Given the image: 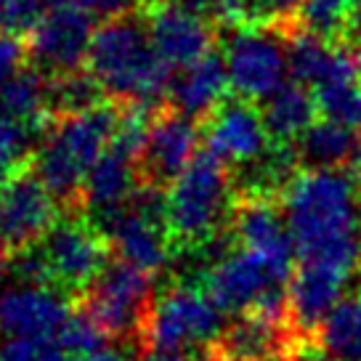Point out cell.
<instances>
[{"label": "cell", "instance_id": "cell-32", "mask_svg": "<svg viewBox=\"0 0 361 361\" xmlns=\"http://www.w3.org/2000/svg\"><path fill=\"white\" fill-rule=\"evenodd\" d=\"M27 59H30L27 56V43H24L22 37L0 32V82H6L19 69H24Z\"/></svg>", "mask_w": 361, "mask_h": 361}, {"label": "cell", "instance_id": "cell-18", "mask_svg": "<svg viewBox=\"0 0 361 361\" xmlns=\"http://www.w3.org/2000/svg\"><path fill=\"white\" fill-rule=\"evenodd\" d=\"M138 186V173L135 162L125 159L112 149H106L102 157L96 159V165L85 176L82 186V213L90 224L99 226L106 224L114 213H120L128 207Z\"/></svg>", "mask_w": 361, "mask_h": 361}, {"label": "cell", "instance_id": "cell-8", "mask_svg": "<svg viewBox=\"0 0 361 361\" xmlns=\"http://www.w3.org/2000/svg\"><path fill=\"white\" fill-rule=\"evenodd\" d=\"M93 32V16L75 0H45L43 19L24 40L27 56L48 78L80 72L88 61Z\"/></svg>", "mask_w": 361, "mask_h": 361}, {"label": "cell", "instance_id": "cell-40", "mask_svg": "<svg viewBox=\"0 0 361 361\" xmlns=\"http://www.w3.org/2000/svg\"><path fill=\"white\" fill-rule=\"evenodd\" d=\"M353 178H356V183H359V192H361V152L359 157H356V162H353V173H350Z\"/></svg>", "mask_w": 361, "mask_h": 361}, {"label": "cell", "instance_id": "cell-3", "mask_svg": "<svg viewBox=\"0 0 361 361\" xmlns=\"http://www.w3.org/2000/svg\"><path fill=\"white\" fill-rule=\"evenodd\" d=\"M231 170L210 149H200L194 162L168 189V231L173 250H192L231 228ZM173 252V255H176Z\"/></svg>", "mask_w": 361, "mask_h": 361}, {"label": "cell", "instance_id": "cell-28", "mask_svg": "<svg viewBox=\"0 0 361 361\" xmlns=\"http://www.w3.org/2000/svg\"><path fill=\"white\" fill-rule=\"evenodd\" d=\"M45 130H35L27 125L8 120L0 112V162L8 168H22L32 157L35 147L40 144Z\"/></svg>", "mask_w": 361, "mask_h": 361}, {"label": "cell", "instance_id": "cell-16", "mask_svg": "<svg viewBox=\"0 0 361 361\" xmlns=\"http://www.w3.org/2000/svg\"><path fill=\"white\" fill-rule=\"evenodd\" d=\"M99 231L106 237L114 258L147 271L152 276L165 269L176 252L168 226L154 224L130 207L114 213L106 224L99 226Z\"/></svg>", "mask_w": 361, "mask_h": 361}, {"label": "cell", "instance_id": "cell-10", "mask_svg": "<svg viewBox=\"0 0 361 361\" xmlns=\"http://www.w3.org/2000/svg\"><path fill=\"white\" fill-rule=\"evenodd\" d=\"M200 128L173 106L159 109L141 157L135 159L138 183L168 192L183 170L200 154Z\"/></svg>", "mask_w": 361, "mask_h": 361}, {"label": "cell", "instance_id": "cell-29", "mask_svg": "<svg viewBox=\"0 0 361 361\" xmlns=\"http://www.w3.org/2000/svg\"><path fill=\"white\" fill-rule=\"evenodd\" d=\"M45 13V0H3L0 6V32L22 37L40 24Z\"/></svg>", "mask_w": 361, "mask_h": 361}, {"label": "cell", "instance_id": "cell-26", "mask_svg": "<svg viewBox=\"0 0 361 361\" xmlns=\"http://www.w3.org/2000/svg\"><path fill=\"white\" fill-rule=\"evenodd\" d=\"M316 109L324 114V120H332L338 125L361 128V82H335L322 85L314 90Z\"/></svg>", "mask_w": 361, "mask_h": 361}, {"label": "cell", "instance_id": "cell-27", "mask_svg": "<svg viewBox=\"0 0 361 361\" xmlns=\"http://www.w3.org/2000/svg\"><path fill=\"white\" fill-rule=\"evenodd\" d=\"M106 340L109 338L99 329V324L85 311H80L78 305H75V311H72L69 322L64 324V329H61V335L56 338V343L69 359L78 361L104 350L106 348Z\"/></svg>", "mask_w": 361, "mask_h": 361}, {"label": "cell", "instance_id": "cell-2", "mask_svg": "<svg viewBox=\"0 0 361 361\" xmlns=\"http://www.w3.org/2000/svg\"><path fill=\"white\" fill-rule=\"evenodd\" d=\"M85 67L109 102L168 106L173 69L157 56L147 19L138 13L102 22L93 32Z\"/></svg>", "mask_w": 361, "mask_h": 361}, {"label": "cell", "instance_id": "cell-23", "mask_svg": "<svg viewBox=\"0 0 361 361\" xmlns=\"http://www.w3.org/2000/svg\"><path fill=\"white\" fill-rule=\"evenodd\" d=\"M314 338L335 361H361V290L329 311Z\"/></svg>", "mask_w": 361, "mask_h": 361}, {"label": "cell", "instance_id": "cell-37", "mask_svg": "<svg viewBox=\"0 0 361 361\" xmlns=\"http://www.w3.org/2000/svg\"><path fill=\"white\" fill-rule=\"evenodd\" d=\"M8 271H11V255H8L6 250H0V284H3Z\"/></svg>", "mask_w": 361, "mask_h": 361}, {"label": "cell", "instance_id": "cell-1", "mask_svg": "<svg viewBox=\"0 0 361 361\" xmlns=\"http://www.w3.org/2000/svg\"><path fill=\"white\" fill-rule=\"evenodd\" d=\"M282 213L298 263L361 274V192L345 170H303L284 189Z\"/></svg>", "mask_w": 361, "mask_h": 361}, {"label": "cell", "instance_id": "cell-20", "mask_svg": "<svg viewBox=\"0 0 361 361\" xmlns=\"http://www.w3.org/2000/svg\"><path fill=\"white\" fill-rule=\"evenodd\" d=\"M303 170H343L361 152L359 130L332 120H316L295 144H290Z\"/></svg>", "mask_w": 361, "mask_h": 361}, {"label": "cell", "instance_id": "cell-11", "mask_svg": "<svg viewBox=\"0 0 361 361\" xmlns=\"http://www.w3.org/2000/svg\"><path fill=\"white\" fill-rule=\"evenodd\" d=\"M231 231L242 250L255 252L284 284L295 271V245L276 197H239L231 213Z\"/></svg>", "mask_w": 361, "mask_h": 361}, {"label": "cell", "instance_id": "cell-5", "mask_svg": "<svg viewBox=\"0 0 361 361\" xmlns=\"http://www.w3.org/2000/svg\"><path fill=\"white\" fill-rule=\"evenodd\" d=\"M224 314L207 295L189 282H176L157 293L138 359L149 350H186L202 353L224 332Z\"/></svg>", "mask_w": 361, "mask_h": 361}, {"label": "cell", "instance_id": "cell-25", "mask_svg": "<svg viewBox=\"0 0 361 361\" xmlns=\"http://www.w3.org/2000/svg\"><path fill=\"white\" fill-rule=\"evenodd\" d=\"M350 11H353V0H305L293 27L319 35L324 40H343L348 32Z\"/></svg>", "mask_w": 361, "mask_h": 361}, {"label": "cell", "instance_id": "cell-13", "mask_svg": "<svg viewBox=\"0 0 361 361\" xmlns=\"http://www.w3.org/2000/svg\"><path fill=\"white\" fill-rule=\"evenodd\" d=\"M147 27L157 56L173 72L194 67L200 59L215 51L213 22H207L204 13H197L173 0H157L149 6Z\"/></svg>", "mask_w": 361, "mask_h": 361}, {"label": "cell", "instance_id": "cell-6", "mask_svg": "<svg viewBox=\"0 0 361 361\" xmlns=\"http://www.w3.org/2000/svg\"><path fill=\"white\" fill-rule=\"evenodd\" d=\"M40 247L51 269L54 290L72 295L75 300L96 282L104 266L112 260L106 237L82 213H61Z\"/></svg>", "mask_w": 361, "mask_h": 361}, {"label": "cell", "instance_id": "cell-33", "mask_svg": "<svg viewBox=\"0 0 361 361\" xmlns=\"http://www.w3.org/2000/svg\"><path fill=\"white\" fill-rule=\"evenodd\" d=\"M303 6L305 0H271V27H276V30L293 27Z\"/></svg>", "mask_w": 361, "mask_h": 361}, {"label": "cell", "instance_id": "cell-34", "mask_svg": "<svg viewBox=\"0 0 361 361\" xmlns=\"http://www.w3.org/2000/svg\"><path fill=\"white\" fill-rule=\"evenodd\" d=\"M284 361H335V359L319 345V340L316 338H303Z\"/></svg>", "mask_w": 361, "mask_h": 361}, {"label": "cell", "instance_id": "cell-21", "mask_svg": "<svg viewBox=\"0 0 361 361\" xmlns=\"http://www.w3.org/2000/svg\"><path fill=\"white\" fill-rule=\"evenodd\" d=\"M263 123L269 135L276 144L290 147L300 135L316 123V96L300 82H284L282 88L271 96L269 102H263Z\"/></svg>", "mask_w": 361, "mask_h": 361}, {"label": "cell", "instance_id": "cell-38", "mask_svg": "<svg viewBox=\"0 0 361 361\" xmlns=\"http://www.w3.org/2000/svg\"><path fill=\"white\" fill-rule=\"evenodd\" d=\"M16 170L19 168H8V165H3V162H0V192L6 189V183L11 180V176L16 173Z\"/></svg>", "mask_w": 361, "mask_h": 361}, {"label": "cell", "instance_id": "cell-12", "mask_svg": "<svg viewBox=\"0 0 361 361\" xmlns=\"http://www.w3.org/2000/svg\"><path fill=\"white\" fill-rule=\"evenodd\" d=\"M197 287L213 300L221 314L242 316L252 311L271 290H279L287 284L260 255L237 250L218 266L204 271Z\"/></svg>", "mask_w": 361, "mask_h": 361}, {"label": "cell", "instance_id": "cell-41", "mask_svg": "<svg viewBox=\"0 0 361 361\" xmlns=\"http://www.w3.org/2000/svg\"><path fill=\"white\" fill-rule=\"evenodd\" d=\"M0 6H3V0H0Z\"/></svg>", "mask_w": 361, "mask_h": 361}, {"label": "cell", "instance_id": "cell-14", "mask_svg": "<svg viewBox=\"0 0 361 361\" xmlns=\"http://www.w3.org/2000/svg\"><path fill=\"white\" fill-rule=\"evenodd\" d=\"M204 141L215 157L237 165H255L271 152L263 112L242 99H226L204 120Z\"/></svg>", "mask_w": 361, "mask_h": 361}, {"label": "cell", "instance_id": "cell-30", "mask_svg": "<svg viewBox=\"0 0 361 361\" xmlns=\"http://www.w3.org/2000/svg\"><path fill=\"white\" fill-rule=\"evenodd\" d=\"M0 361H72L56 340H3Z\"/></svg>", "mask_w": 361, "mask_h": 361}, {"label": "cell", "instance_id": "cell-39", "mask_svg": "<svg viewBox=\"0 0 361 361\" xmlns=\"http://www.w3.org/2000/svg\"><path fill=\"white\" fill-rule=\"evenodd\" d=\"M200 361H231V359H224V356H218L215 350L204 348L202 353H200Z\"/></svg>", "mask_w": 361, "mask_h": 361}, {"label": "cell", "instance_id": "cell-7", "mask_svg": "<svg viewBox=\"0 0 361 361\" xmlns=\"http://www.w3.org/2000/svg\"><path fill=\"white\" fill-rule=\"evenodd\" d=\"M228 85L242 102H269L287 82V40L276 27L234 30L226 45Z\"/></svg>", "mask_w": 361, "mask_h": 361}, {"label": "cell", "instance_id": "cell-35", "mask_svg": "<svg viewBox=\"0 0 361 361\" xmlns=\"http://www.w3.org/2000/svg\"><path fill=\"white\" fill-rule=\"evenodd\" d=\"M343 40H348L350 45H356L361 51V0H353V11L348 19V32Z\"/></svg>", "mask_w": 361, "mask_h": 361}, {"label": "cell", "instance_id": "cell-9", "mask_svg": "<svg viewBox=\"0 0 361 361\" xmlns=\"http://www.w3.org/2000/svg\"><path fill=\"white\" fill-rule=\"evenodd\" d=\"M56 200L32 170L22 165L0 192V250L19 255L40 245L59 221Z\"/></svg>", "mask_w": 361, "mask_h": 361}, {"label": "cell", "instance_id": "cell-4", "mask_svg": "<svg viewBox=\"0 0 361 361\" xmlns=\"http://www.w3.org/2000/svg\"><path fill=\"white\" fill-rule=\"evenodd\" d=\"M154 298L152 274L112 255L75 305L85 311L109 340L130 343L138 356Z\"/></svg>", "mask_w": 361, "mask_h": 361}, {"label": "cell", "instance_id": "cell-17", "mask_svg": "<svg viewBox=\"0 0 361 361\" xmlns=\"http://www.w3.org/2000/svg\"><path fill=\"white\" fill-rule=\"evenodd\" d=\"M348 279L350 276L327 266L298 263L287 282V305L293 327L305 338H314L329 311L345 298L343 290Z\"/></svg>", "mask_w": 361, "mask_h": 361}, {"label": "cell", "instance_id": "cell-19", "mask_svg": "<svg viewBox=\"0 0 361 361\" xmlns=\"http://www.w3.org/2000/svg\"><path fill=\"white\" fill-rule=\"evenodd\" d=\"M228 88V69L221 51H210L194 67L176 75L170 85L168 106L189 120H207Z\"/></svg>", "mask_w": 361, "mask_h": 361}, {"label": "cell", "instance_id": "cell-22", "mask_svg": "<svg viewBox=\"0 0 361 361\" xmlns=\"http://www.w3.org/2000/svg\"><path fill=\"white\" fill-rule=\"evenodd\" d=\"M48 85L51 78L40 69H19L13 78L0 82V112L13 123L45 130L54 120L48 112Z\"/></svg>", "mask_w": 361, "mask_h": 361}, {"label": "cell", "instance_id": "cell-15", "mask_svg": "<svg viewBox=\"0 0 361 361\" xmlns=\"http://www.w3.org/2000/svg\"><path fill=\"white\" fill-rule=\"evenodd\" d=\"M72 311L59 290L16 284L0 295V335L3 340H56Z\"/></svg>", "mask_w": 361, "mask_h": 361}, {"label": "cell", "instance_id": "cell-31", "mask_svg": "<svg viewBox=\"0 0 361 361\" xmlns=\"http://www.w3.org/2000/svg\"><path fill=\"white\" fill-rule=\"evenodd\" d=\"M85 13H90L93 19H104L112 22L120 16H130L144 8L147 0H75Z\"/></svg>", "mask_w": 361, "mask_h": 361}, {"label": "cell", "instance_id": "cell-36", "mask_svg": "<svg viewBox=\"0 0 361 361\" xmlns=\"http://www.w3.org/2000/svg\"><path fill=\"white\" fill-rule=\"evenodd\" d=\"M78 361H128V359H125L120 350L104 348L99 353H93V356H85V359H78Z\"/></svg>", "mask_w": 361, "mask_h": 361}, {"label": "cell", "instance_id": "cell-24", "mask_svg": "<svg viewBox=\"0 0 361 361\" xmlns=\"http://www.w3.org/2000/svg\"><path fill=\"white\" fill-rule=\"evenodd\" d=\"M106 102V93L88 69L51 78L48 85V112L51 117H69L96 109Z\"/></svg>", "mask_w": 361, "mask_h": 361}]
</instances>
